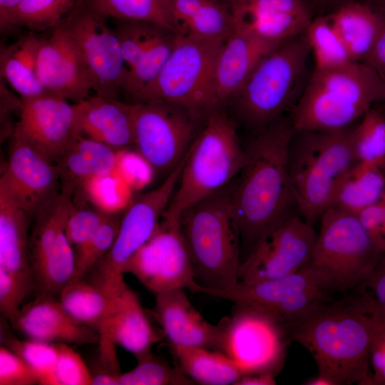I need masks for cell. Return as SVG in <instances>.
Masks as SVG:
<instances>
[{"label":"cell","mask_w":385,"mask_h":385,"mask_svg":"<svg viewBox=\"0 0 385 385\" xmlns=\"http://www.w3.org/2000/svg\"><path fill=\"white\" fill-rule=\"evenodd\" d=\"M385 323V309L362 294L325 302L286 327L290 342L307 349L330 385H371L369 356Z\"/></svg>","instance_id":"1"},{"label":"cell","mask_w":385,"mask_h":385,"mask_svg":"<svg viewBox=\"0 0 385 385\" xmlns=\"http://www.w3.org/2000/svg\"><path fill=\"white\" fill-rule=\"evenodd\" d=\"M294 133L291 120L280 118L262 128L246 148L247 160L230 195L243 260L297 208L288 167Z\"/></svg>","instance_id":"2"},{"label":"cell","mask_w":385,"mask_h":385,"mask_svg":"<svg viewBox=\"0 0 385 385\" xmlns=\"http://www.w3.org/2000/svg\"><path fill=\"white\" fill-rule=\"evenodd\" d=\"M231 185L204 198L180 217L196 286L208 294L234 286L241 263L240 240L231 204Z\"/></svg>","instance_id":"3"},{"label":"cell","mask_w":385,"mask_h":385,"mask_svg":"<svg viewBox=\"0 0 385 385\" xmlns=\"http://www.w3.org/2000/svg\"><path fill=\"white\" fill-rule=\"evenodd\" d=\"M381 101H385V83L365 62L315 69L290 120L295 131L346 130Z\"/></svg>","instance_id":"4"},{"label":"cell","mask_w":385,"mask_h":385,"mask_svg":"<svg viewBox=\"0 0 385 385\" xmlns=\"http://www.w3.org/2000/svg\"><path fill=\"white\" fill-rule=\"evenodd\" d=\"M356 163L349 130L295 131L288 167L301 216L313 225L332 207L337 188Z\"/></svg>","instance_id":"5"},{"label":"cell","mask_w":385,"mask_h":385,"mask_svg":"<svg viewBox=\"0 0 385 385\" xmlns=\"http://www.w3.org/2000/svg\"><path fill=\"white\" fill-rule=\"evenodd\" d=\"M247 160L232 120L221 108L216 111L195 135L165 213L180 219L188 208L227 186Z\"/></svg>","instance_id":"6"},{"label":"cell","mask_w":385,"mask_h":385,"mask_svg":"<svg viewBox=\"0 0 385 385\" xmlns=\"http://www.w3.org/2000/svg\"><path fill=\"white\" fill-rule=\"evenodd\" d=\"M224 41L177 34L171 53L158 76L128 101L170 103L186 111L197 124H203L222 106L216 93L215 70Z\"/></svg>","instance_id":"7"},{"label":"cell","mask_w":385,"mask_h":385,"mask_svg":"<svg viewBox=\"0 0 385 385\" xmlns=\"http://www.w3.org/2000/svg\"><path fill=\"white\" fill-rule=\"evenodd\" d=\"M310 51L304 33L266 55L232 98L242 119L263 128L280 118L293 101Z\"/></svg>","instance_id":"8"},{"label":"cell","mask_w":385,"mask_h":385,"mask_svg":"<svg viewBox=\"0 0 385 385\" xmlns=\"http://www.w3.org/2000/svg\"><path fill=\"white\" fill-rule=\"evenodd\" d=\"M309 264L322 270L339 292L361 287L380 263L384 252L356 214L332 206L321 216Z\"/></svg>","instance_id":"9"},{"label":"cell","mask_w":385,"mask_h":385,"mask_svg":"<svg viewBox=\"0 0 385 385\" xmlns=\"http://www.w3.org/2000/svg\"><path fill=\"white\" fill-rule=\"evenodd\" d=\"M338 292L324 272L309 264L282 277L256 283L238 281L227 289L207 294L260 311L286 329L294 320L333 300Z\"/></svg>","instance_id":"10"},{"label":"cell","mask_w":385,"mask_h":385,"mask_svg":"<svg viewBox=\"0 0 385 385\" xmlns=\"http://www.w3.org/2000/svg\"><path fill=\"white\" fill-rule=\"evenodd\" d=\"M185 158L158 187L141 195L130 205L122 215L111 249L89 271V281L109 296L117 297L127 286L124 268L155 232L175 190Z\"/></svg>","instance_id":"11"},{"label":"cell","mask_w":385,"mask_h":385,"mask_svg":"<svg viewBox=\"0 0 385 385\" xmlns=\"http://www.w3.org/2000/svg\"><path fill=\"white\" fill-rule=\"evenodd\" d=\"M229 316L218 322L219 351L230 358L244 375L282 370L289 342L285 328L268 315L249 307L234 304Z\"/></svg>","instance_id":"12"},{"label":"cell","mask_w":385,"mask_h":385,"mask_svg":"<svg viewBox=\"0 0 385 385\" xmlns=\"http://www.w3.org/2000/svg\"><path fill=\"white\" fill-rule=\"evenodd\" d=\"M107 19L90 0H78L61 25L86 61L95 94L118 98L127 69L119 40Z\"/></svg>","instance_id":"13"},{"label":"cell","mask_w":385,"mask_h":385,"mask_svg":"<svg viewBox=\"0 0 385 385\" xmlns=\"http://www.w3.org/2000/svg\"><path fill=\"white\" fill-rule=\"evenodd\" d=\"M133 104L134 145L154 170L169 174L188 153L197 123L183 108L170 103L147 101Z\"/></svg>","instance_id":"14"},{"label":"cell","mask_w":385,"mask_h":385,"mask_svg":"<svg viewBox=\"0 0 385 385\" xmlns=\"http://www.w3.org/2000/svg\"><path fill=\"white\" fill-rule=\"evenodd\" d=\"M148 289L158 294L178 288L196 286L180 219L164 212L155 232L124 268Z\"/></svg>","instance_id":"15"},{"label":"cell","mask_w":385,"mask_h":385,"mask_svg":"<svg viewBox=\"0 0 385 385\" xmlns=\"http://www.w3.org/2000/svg\"><path fill=\"white\" fill-rule=\"evenodd\" d=\"M317 235L301 215H292L265 235L241 262L238 279L256 283L292 274L308 265Z\"/></svg>","instance_id":"16"},{"label":"cell","mask_w":385,"mask_h":385,"mask_svg":"<svg viewBox=\"0 0 385 385\" xmlns=\"http://www.w3.org/2000/svg\"><path fill=\"white\" fill-rule=\"evenodd\" d=\"M60 192L57 165L25 140L12 135L8 163L0 180V194L33 218Z\"/></svg>","instance_id":"17"},{"label":"cell","mask_w":385,"mask_h":385,"mask_svg":"<svg viewBox=\"0 0 385 385\" xmlns=\"http://www.w3.org/2000/svg\"><path fill=\"white\" fill-rule=\"evenodd\" d=\"M21 101L20 117L12 135L56 165L76 133L73 103L48 93Z\"/></svg>","instance_id":"18"},{"label":"cell","mask_w":385,"mask_h":385,"mask_svg":"<svg viewBox=\"0 0 385 385\" xmlns=\"http://www.w3.org/2000/svg\"><path fill=\"white\" fill-rule=\"evenodd\" d=\"M48 38L41 39L37 53L38 78L48 94L72 103L89 96L93 79L78 47L59 24Z\"/></svg>","instance_id":"19"},{"label":"cell","mask_w":385,"mask_h":385,"mask_svg":"<svg viewBox=\"0 0 385 385\" xmlns=\"http://www.w3.org/2000/svg\"><path fill=\"white\" fill-rule=\"evenodd\" d=\"M160 339L137 294L128 285L115 303L99 334L101 361L109 371L120 373L115 345L140 359L150 353Z\"/></svg>","instance_id":"20"},{"label":"cell","mask_w":385,"mask_h":385,"mask_svg":"<svg viewBox=\"0 0 385 385\" xmlns=\"http://www.w3.org/2000/svg\"><path fill=\"white\" fill-rule=\"evenodd\" d=\"M233 12L235 26L275 43L304 34L313 19L304 0H250Z\"/></svg>","instance_id":"21"},{"label":"cell","mask_w":385,"mask_h":385,"mask_svg":"<svg viewBox=\"0 0 385 385\" xmlns=\"http://www.w3.org/2000/svg\"><path fill=\"white\" fill-rule=\"evenodd\" d=\"M73 106L76 133L119 150L134 145L133 103L94 93Z\"/></svg>","instance_id":"22"},{"label":"cell","mask_w":385,"mask_h":385,"mask_svg":"<svg viewBox=\"0 0 385 385\" xmlns=\"http://www.w3.org/2000/svg\"><path fill=\"white\" fill-rule=\"evenodd\" d=\"M119 150L76 133L56 163L61 192L73 203L85 202L88 186L95 180L108 176L118 164Z\"/></svg>","instance_id":"23"},{"label":"cell","mask_w":385,"mask_h":385,"mask_svg":"<svg viewBox=\"0 0 385 385\" xmlns=\"http://www.w3.org/2000/svg\"><path fill=\"white\" fill-rule=\"evenodd\" d=\"M30 339L48 343L90 344L98 334L73 317L58 299L37 297L23 306L13 326Z\"/></svg>","instance_id":"24"},{"label":"cell","mask_w":385,"mask_h":385,"mask_svg":"<svg viewBox=\"0 0 385 385\" xmlns=\"http://www.w3.org/2000/svg\"><path fill=\"white\" fill-rule=\"evenodd\" d=\"M184 288L155 294V314L169 344L219 351L220 327L205 320Z\"/></svg>","instance_id":"25"},{"label":"cell","mask_w":385,"mask_h":385,"mask_svg":"<svg viewBox=\"0 0 385 385\" xmlns=\"http://www.w3.org/2000/svg\"><path fill=\"white\" fill-rule=\"evenodd\" d=\"M282 43L263 40L235 26L223 42L215 65V88L222 106L240 91L259 62Z\"/></svg>","instance_id":"26"},{"label":"cell","mask_w":385,"mask_h":385,"mask_svg":"<svg viewBox=\"0 0 385 385\" xmlns=\"http://www.w3.org/2000/svg\"><path fill=\"white\" fill-rule=\"evenodd\" d=\"M176 33L208 40H225L235 27L229 0H168Z\"/></svg>","instance_id":"27"},{"label":"cell","mask_w":385,"mask_h":385,"mask_svg":"<svg viewBox=\"0 0 385 385\" xmlns=\"http://www.w3.org/2000/svg\"><path fill=\"white\" fill-rule=\"evenodd\" d=\"M327 16L352 59L364 62L371 52L383 26L380 9L354 0L340 5Z\"/></svg>","instance_id":"28"},{"label":"cell","mask_w":385,"mask_h":385,"mask_svg":"<svg viewBox=\"0 0 385 385\" xmlns=\"http://www.w3.org/2000/svg\"><path fill=\"white\" fill-rule=\"evenodd\" d=\"M31 218L25 210L0 194V268L32 284L28 257Z\"/></svg>","instance_id":"29"},{"label":"cell","mask_w":385,"mask_h":385,"mask_svg":"<svg viewBox=\"0 0 385 385\" xmlns=\"http://www.w3.org/2000/svg\"><path fill=\"white\" fill-rule=\"evenodd\" d=\"M41 38L35 32L21 36L1 48V76L21 99L46 94L36 73L37 53Z\"/></svg>","instance_id":"30"},{"label":"cell","mask_w":385,"mask_h":385,"mask_svg":"<svg viewBox=\"0 0 385 385\" xmlns=\"http://www.w3.org/2000/svg\"><path fill=\"white\" fill-rule=\"evenodd\" d=\"M180 369L197 384L234 385L243 374L222 352L196 346L169 344Z\"/></svg>","instance_id":"31"},{"label":"cell","mask_w":385,"mask_h":385,"mask_svg":"<svg viewBox=\"0 0 385 385\" xmlns=\"http://www.w3.org/2000/svg\"><path fill=\"white\" fill-rule=\"evenodd\" d=\"M384 194L385 173L373 164L357 162L342 179L332 207L356 214Z\"/></svg>","instance_id":"32"},{"label":"cell","mask_w":385,"mask_h":385,"mask_svg":"<svg viewBox=\"0 0 385 385\" xmlns=\"http://www.w3.org/2000/svg\"><path fill=\"white\" fill-rule=\"evenodd\" d=\"M115 297L83 278L71 282L58 299L76 319L95 330L99 335L113 307Z\"/></svg>","instance_id":"33"},{"label":"cell","mask_w":385,"mask_h":385,"mask_svg":"<svg viewBox=\"0 0 385 385\" xmlns=\"http://www.w3.org/2000/svg\"><path fill=\"white\" fill-rule=\"evenodd\" d=\"M177 34L160 27L139 62L125 76L121 93L128 101L139 93L158 76L174 46Z\"/></svg>","instance_id":"34"},{"label":"cell","mask_w":385,"mask_h":385,"mask_svg":"<svg viewBox=\"0 0 385 385\" xmlns=\"http://www.w3.org/2000/svg\"><path fill=\"white\" fill-rule=\"evenodd\" d=\"M361 118L349 130L356 163L373 164L385 173V113L371 107Z\"/></svg>","instance_id":"35"},{"label":"cell","mask_w":385,"mask_h":385,"mask_svg":"<svg viewBox=\"0 0 385 385\" xmlns=\"http://www.w3.org/2000/svg\"><path fill=\"white\" fill-rule=\"evenodd\" d=\"M78 0H22L10 14L5 29L15 27L31 31L57 27Z\"/></svg>","instance_id":"36"},{"label":"cell","mask_w":385,"mask_h":385,"mask_svg":"<svg viewBox=\"0 0 385 385\" xmlns=\"http://www.w3.org/2000/svg\"><path fill=\"white\" fill-rule=\"evenodd\" d=\"M90 1L93 7L107 19L149 22L176 33L168 0Z\"/></svg>","instance_id":"37"},{"label":"cell","mask_w":385,"mask_h":385,"mask_svg":"<svg viewBox=\"0 0 385 385\" xmlns=\"http://www.w3.org/2000/svg\"><path fill=\"white\" fill-rule=\"evenodd\" d=\"M305 35L314 56L315 69L334 68L355 61L328 16L313 19Z\"/></svg>","instance_id":"38"},{"label":"cell","mask_w":385,"mask_h":385,"mask_svg":"<svg viewBox=\"0 0 385 385\" xmlns=\"http://www.w3.org/2000/svg\"><path fill=\"white\" fill-rule=\"evenodd\" d=\"M133 369L118 375L119 385H193L197 384L180 368L150 353L137 359Z\"/></svg>","instance_id":"39"},{"label":"cell","mask_w":385,"mask_h":385,"mask_svg":"<svg viewBox=\"0 0 385 385\" xmlns=\"http://www.w3.org/2000/svg\"><path fill=\"white\" fill-rule=\"evenodd\" d=\"M122 215L113 212L95 233L74 250L75 272L71 282L83 277L109 251L117 236Z\"/></svg>","instance_id":"40"},{"label":"cell","mask_w":385,"mask_h":385,"mask_svg":"<svg viewBox=\"0 0 385 385\" xmlns=\"http://www.w3.org/2000/svg\"><path fill=\"white\" fill-rule=\"evenodd\" d=\"M8 347L31 366L38 380V384L57 385L56 367L58 359L57 344L34 339L6 340Z\"/></svg>","instance_id":"41"},{"label":"cell","mask_w":385,"mask_h":385,"mask_svg":"<svg viewBox=\"0 0 385 385\" xmlns=\"http://www.w3.org/2000/svg\"><path fill=\"white\" fill-rule=\"evenodd\" d=\"M113 27L119 40L128 72L139 62L157 31L163 26L140 21L115 20Z\"/></svg>","instance_id":"42"},{"label":"cell","mask_w":385,"mask_h":385,"mask_svg":"<svg viewBox=\"0 0 385 385\" xmlns=\"http://www.w3.org/2000/svg\"><path fill=\"white\" fill-rule=\"evenodd\" d=\"M113 212L86 202L73 203L66 226V235L73 250L86 242Z\"/></svg>","instance_id":"43"},{"label":"cell","mask_w":385,"mask_h":385,"mask_svg":"<svg viewBox=\"0 0 385 385\" xmlns=\"http://www.w3.org/2000/svg\"><path fill=\"white\" fill-rule=\"evenodd\" d=\"M31 289V282L0 268V310L12 326L19 314L23 300Z\"/></svg>","instance_id":"44"},{"label":"cell","mask_w":385,"mask_h":385,"mask_svg":"<svg viewBox=\"0 0 385 385\" xmlns=\"http://www.w3.org/2000/svg\"><path fill=\"white\" fill-rule=\"evenodd\" d=\"M58 359L56 367L57 385H91L92 374L74 349L65 343H56Z\"/></svg>","instance_id":"45"},{"label":"cell","mask_w":385,"mask_h":385,"mask_svg":"<svg viewBox=\"0 0 385 385\" xmlns=\"http://www.w3.org/2000/svg\"><path fill=\"white\" fill-rule=\"evenodd\" d=\"M38 384L35 372L19 354L5 346L0 348V385Z\"/></svg>","instance_id":"46"},{"label":"cell","mask_w":385,"mask_h":385,"mask_svg":"<svg viewBox=\"0 0 385 385\" xmlns=\"http://www.w3.org/2000/svg\"><path fill=\"white\" fill-rule=\"evenodd\" d=\"M356 215L374 242L384 252V212L382 200L364 207Z\"/></svg>","instance_id":"47"},{"label":"cell","mask_w":385,"mask_h":385,"mask_svg":"<svg viewBox=\"0 0 385 385\" xmlns=\"http://www.w3.org/2000/svg\"><path fill=\"white\" fill-rule=\"evenodd\" d=\"M369 365L371 385H385V323L379 329L373 341Z\"/></svg>","instance_id":"48"},{"label":"cell","mask_w":385,"mask_h":385,"mask_svg":"<svg viewBox=\"0 0 385 385\" xmlns=\"http://www.w3.org/2000/svg\"><path fill=\"white\" fill-rule=\"evenodd\" d=\"M361 287L364 295L385 309V253L374 273Z\"/></svg>","instance_id":"49"},{"label":"cell","mask_w":385,"mask_h":385,"mask_svg":"<svg viewBox=\"0 0 385 385\" xmlns=\"http://www.w3.org/2000/svg\"><path fill=\"white\" fill-rule=\"evenodd\" d=\"M377 6L383 15L384 24L371 52L364 62L371 66L385 83V6Z\"/></svg>","instance_id":"50"},{"label":"cell","mask_w":385,"mask_h":385,"mask_svg":"<svg viewBox=\"0 0 385 385\" xmlns=\"http://www.w3.org/2000/svg\"><path fill=\"white\" fill-rule=\"evenodd\" d=\"M275 376L267 374H256L242 376L234 385H274Z\"/></svg>","instance_id":"51"},{"label":"cell","mask_w":385,"mask_h":385,"mask_svg":"<svg viewBox=\"0 0 385 385\" xmlns=\"http://www.w3.org/2000/svg\"><path fill=\"white\" fill-rule=\"evenodd\" d=\"M22 0H0V27L4 31L11 12Z\"/></svg>","instance_id":"52"},{"label":"cell","mask_w":385,"mask_h":385,"mask_svg":"<svg viewBox=\"0 0 385 385\" xmlns=\"http://www.w3.org/2000/svg\"><path fill=\"white\" fill-rule=\"evenodd\" d=\"M118 375L111 371H103L96 374H92L93 385H119Z\"/></svg>","instance_id":"53"},{"label":"cell","mask_w":385,"mask_h":385,"mask_svg":"<svg viewBox=\"0 0 385 385\" xmlns=\"http://www.w3.org/2000/svg\"><path fill=\"white\" fill-rule=\"evenodd\" d=\"M317 5H320L323 6H335V9L340 5L345 4L348 1H354V0H311Z\"/></svg>","instance_id":"54"},{"label":"cell","mask_w":385,"mask_h":385,"mask_svg":"<svg viewBox=\"0 0 385 385\" xmlns=\"http://www.w3.org/2000/svg\"><path fill=\"white\" fill-rule=\"evenodd\" d=\"M308 385H330L329 382L317 374V376L309 379L304 383Z\"/></svg>","instance_id":"55"},{"label":"cell","mask_w":385,"mask_h":385,"mask_svg":"<svg viewBox=\"0 0 385 385\" xmlns=\"http://www.w3.org/2000/svg\"><path fill=\"white\" fill-rule=\"evenodd\" d=\"M250 0H229L232 7L242 5Z\"/></svg>","instance_id":"56"},{"label":"cell","mask_w":385,"mask_h":385,"mask_svg":"<svg viewBox=\"0 0 385 385\" xmlns=\"http://www.w3.org/2000/svg\"><path fill=\"white\" fill-rule=\"evenodd\" d=\"M369 4L375 6H385V0H373V2Z\"/></svg>","instance_id":"57"},{"label":"cell","mask_w":385,"mask_h":385,"mask_svg":"<svg viewBox=\"0 0 385 385\" xmlns=\"http://www.w3.org/2000/svg\"><path fill=\"white\" fill-rule=\"evenodd\" d=\"M381 200H382V202H383L384 212V235H385V194H384L383 198L381 199ZM384 253H385V250H384Z\"/></svg>","instance_id":"58"}]
</instances>
